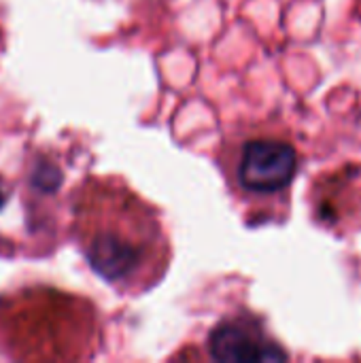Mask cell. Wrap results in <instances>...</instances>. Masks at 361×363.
Wrapping results in <instances>:
<instances>
[{
    "label": "cell",
    "instance_id": "6da1fadb",
    "mask_svg": "<svg viewBox=\"0 0 361 363\" xmlns=\"http://www.w3.org/2000/svg\"><path fill=\"white\" fill-rule=\"evenodd\" d=\"M74 228L91 270L115 289H149L166 270L168 245L155 211L117 181H87Z\"/></svg>",
    "mask_w": 361,
    "mask_h": 363
},
{
    "label": "cell",
    "instance_id": "7a4b0ae2",
    "mask_svg": "<svg viewBox=\"0 0 361 363\" xmlns=\"http://www.w3.org/2000/svg\"><path fill=\"white\" fill-rule=\"evenodd\" d=\"M298 172V151L281 138H251L243 143L236 162V179L245 191H283Z\"/></svg>",
    "mask_w": 361,
    "mask_h": 363
},
{
    "label": "cell",
    "instance_id": "3957f363",
    "mask_svg": "<svg viewBox=\"0 0 361 363\" xmlns=\"http://www.w3.org/2000/svg\"><path fill=\"white\" fill-rule=\"evenodd\" d=\"M209 353L217 362H283L289 357L249 315L221 321L209 336Z\"/></svg>",
    "mask_w": 361,
    "mask_h": 363
}]
</instances>
